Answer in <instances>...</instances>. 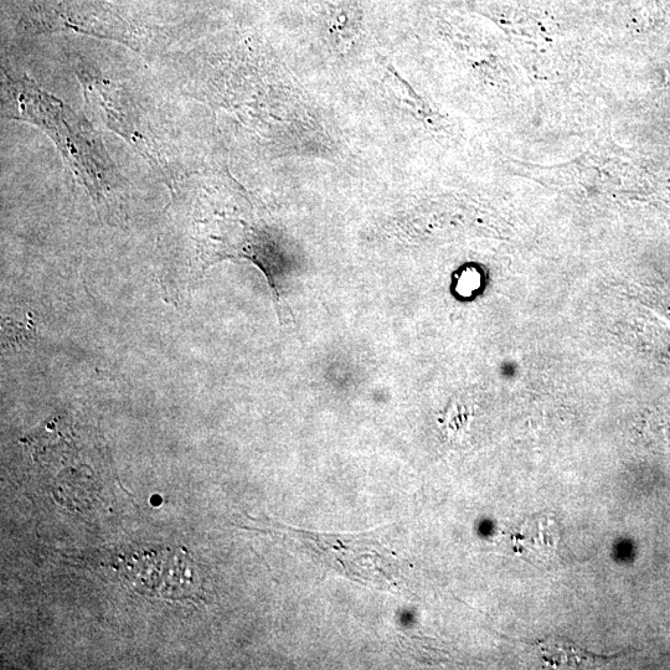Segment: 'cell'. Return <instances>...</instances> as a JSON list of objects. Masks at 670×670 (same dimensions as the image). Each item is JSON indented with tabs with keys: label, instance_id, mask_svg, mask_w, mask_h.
<instances>
[{
	"label": "cell",
	"instance_id": "5b68a950",
	"mask_svg": "<svg viewBox=\"0 0 670 670\" xmlns=\"http://www.w3.org/2000/svg\"><path fill=\"white\" fill-rule=\"evenodd\" d=\"M161 502H162V499H161V498L156 499V501H154V498L152 499V503H153V504H156V505H157V504H159V503H161Z\"/></svg>",
	"mask_w": 670,
	"mask_h": 670
},
{
	"label": "cell",
	"instance_id": "277c9868",
	"mask_svg": "<svg viewBox=\"0 0 670 670\" xmlns=\"http://www.w3.org/2000/svg\"><path fill=\"white\" fill-rule=\"evenodd\" d=\"M558 525L549 518H533L522 525V529L515 536L517 543L522 546L525 555H535L536 560L553 558L558 549Z\"/></svg>",
	"mask_w": 670,
	"mask_h": 670
},
{
	"label": "cell",
	"instance_id": "7a4b0ae2",
	"mask_svg": "<svg viewBox=\"0 0 670 670\" xmlns=\"http://www.w3.org/2000/svg\"><path fill=\"white\" fill-rule=\"evenodd\" d=\"M116 570L123 584L149 599L194 602L203 594L197 561L183 548L154 545L126 551Z\"/></svg>",
	"mask_w": 670,
	"mask_h": 670
},
{
	"label": "cell",
	"instance_id": "6da1fadb",
	"mask_svg": "<svg viewBox=\"0 0 670 670\" xmlns=\"http://www.w3.org/2000/svg\"><path fill=\"white\" fill-rule=\"evenodd\" d=\"M8 117L32 122L48 133L63 153L77 178L94 199L97 210L105 209L108 193L115 188V168L94 128L56 97L46 94L28 77L13 79L5 74Z\"/></svg>",
	"mask_w": 670,
	"mask_h": 670
},
{
	"label": "cell",
	"instance_id": "3957f363",
	"mask_svg": "<svg viewBox=\"0 0 670 670\" xmlns=\"http://www.w3.org/2000/svg\"><path fill=\"white\" fill-rule=\"evenodd\" d=\"M306 548L324 563L353 580L385 584L394 579V561L386 556L374 538L365 535H326L292 530Z\"/></svg>",
	"mask_w": 670,
	"mask_h": 670
}]
</instances>
